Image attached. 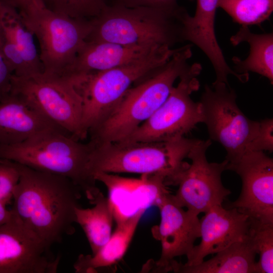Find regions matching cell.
Masks as SVG:
<instances>
[{
  "mask_svg": "<svg viewBox=\"0 0 273 273\" xmlns=\"http://www.w3.org/2000/svg\"><path fill=\"white\" fill-rule=\"evenodd\" d=\"M17 163L20 178L12 209L22 223L48 246L75 232L82 191L69 178Z\"/></svg>",
  "mask_w": 273,
  "mask_h": 273,
  "instance_id": "6da1fadb",
  "label": "cell"
},
{
  "mask_svg": "<svg viewBox=\"0 0 273 273\" xmlns=\"http://www.w3.org/2000/svg\"><path fill=\"white\" fill-rule=\"evenodd\" d=\"M93 145L86 144L55 128L42 130L24 141L0 145V159L66 177L90 202L100 191L90 170Z\"/></svg>",
  "mask_w": 273,
  "mask_h": 273,
  "instance_id": "7a4b0ae2",
  "label": "cell"
},
{
  "mask_svg": "<svg viewBox=\"0 0 273 273\" xmlns=\"http://www.w3.org/2000/svg\"><path fill=\"white\" fill-rule=\"evenodd\" d=\"M192 46L178 48L165 65L131 87L108 117L88 132L90 141L94 144L119 142L146 121L169 96L176 79L190 67Z\"/></svg>",
  "mask_w": 273,
  "mask_h": 273,
  "instance_id": "3957f363",
  "label": "cell"
},
{
  "mask_svg": "<svg viewBox=\"0 0 273 273\" xmlns=\"http://www.w3.org/2000/svg\"><path fill=\"white\" fill-rule=\"evenodd\" d=\"M198 140L183 136L162 142H92L90 170L94 177L99 172L157 175L167 186H177L189 165L185 159Z\"/></svg>",
  "mask_w": 273,
  "mask_h": 273,
  "instance_id": "277c9868",
  "label": "cell"
},
{
  "mask_svg": "<svg viewBox=\"0 0 273 273\" xmlns=\"http://www.w3.org/2000/svg\"><path fill=\"white\" fill-rule=\"evenodd\" d=\"M177 49L161 46L129 64L68 77L82 101V140L108 117L132 84L165 65Z\"/></svg>",
  "mask_w": 273,
  "mask_h": 273,
  "instance_id": "5b68a950",
  "label": "cell"
},
{
  "mask_svg": "<svg viewBox=\"0 0 273 273\" xmlns=\"http://www.w3.org/2000/svg\"><path fill=\"white\" fill-rule=\"evenodd\" d=\"M149 8L107 6L91 20L85 41H103L125 45L155 44L172 48L183 42L180 13Z\"/></svg>",
  "mask_w": 273,
  "mask_h": 273,
  "instance_id": "8992f818",
  "label": "cell"
},
{
  "mask_svg": "<svg viewBox=\"0 0 273 273\" xmlns=\"http://www.w3.org/2000/svg\"><path fill=\"white\" fill-rule=\"evenodd\" d=\"M10 92L23 98L64 133L82 140V101L69 79L42 72L25 77L13 74Z\"/></svg>",
  "mask_w": 273,
  "mask_h": 273,
  "instance_id": "52a82bcc",
  "label": "cell"
},
{
  "mask_svg": "<svg viewBox=\"0 0 273 273\" xmlns=\"http://www.w3.org/2000/svg\"><path fill=\"white\" fill-rule=\"evenodd\" d=\"M201 65L195 63L179 77L177 85L154 113L132 133L117 142H162L185 136L203 122L199 102L191 96L197 91Z\"/></svg>",
  "mask_w": 273,
  "mask_h": 273,
  "instance_id": "ba28073f",
  "label": "cell"
},
{
  "mask_svg": "<svg viewBox=\"0 0 273 273\" xmlns=\"http://www.w3.org/2000/svg\"><path fill=\"white\" fill-rule=\"evenodd\" d=\"M237 94L224 82L205 84L199 101L210 140L226 151L229 164L237 161L254 138L259 121L249 119L238 107Z\"/></svg>",
  "mask_w": 273,
  "mask_h": 273,
  "instance_id": "9c48e42d",
  "label": "cell"
},
{
  "mask_svg": "<svg viewBox=\"0 0 273 273\" xmlns=\"http://www.w3.org/2000/svg\"><path fill=\"white\" fill-rule=\"evenodd\" d=\"M22 16L38 41L42 73L61 76L85 42L91 20L72 18L44 7Z\"/></svg>",
  "mask_w": 273,
  "mask_h": 273,
  "instance_id": "30bf717a",
  "label": "cell"
},
{
  "mask_svg": "<svg viewBox=\"0 0 273 273\" xmlns=\"http://www.w3.org/2000/svg\"><path fill=\"white\" fill-rule=\"evenodd\" d=\"M211 144L210 139H198L190 151L188 158L191 163L181 174L175 195V202L181 207L198 215L214 205H222L231 192L221 181V174L226 170V160L209 162L206 152Z\"/></svg>",
  "mask_w": 273,
  "mask_h": 273,
  "instance_id": "8fae6325",
  "label": "cell"
},
{
  "mask_svg": "<svg viewBox=\"0 0 273 273\" xmlns=\"http://www.w3.org/2000/svg\"><path fill=\"white\" fill-rule=\"evenodd\" d=\"M226 170L242 180L239 198L228 208H235L251 222L273 224V159L264 152L246 151Z\"/></svg>",
  "mask_w": 273,
  "mask_h": 273,
  "instance_id": "7c38bea8",
  "label": "cell"
},
{
  "mask_svg": "<svg viewBox=\"0 0 273 273\" xmlns=\"http://www.w3.org/2000/svg\"><path fill=\"white\" fill-rule=\"evenodd\" d=\"M51 247L13 211L10 219L0 225V273L57 272L61 257L55 256Z\"/></svg>",
  "mask_w": 273,
  "mask_h": 273,
  "instance_id": "4fadbf2b",
  "label": "cell"
},
{
  "mask_svg": "<svg viewBox=\"0 0 273 273\" xmlns=\"http://www.w3.org/2000/svg\"><path fill=\"white\" fill-rule=\"evenodd\" d=\"M160 210V222L153 228V236L161 245L160 258L150 266V270L159 272L171 271L175 258L187 256L200 238V219L198 216L178 205L169 192L156 204Z\"/></svg>",
  "mask_w": 273,
  "mask_h": 273,
  "instance_id": "5bb4252c",
  "label": "cell"
},
{
  "mask_svg": "<svg viewBox=\"0 0 273 273\" xmlns=\"http://www.w3.org/2000/svg\"><path fill=\"white\" fill-rule=\"evenodd\" d=\"M96 181L106 187L108 200L116 224L126 220L138 211L156 206L169 193L165 180L157 175H142L141 178L123 177L99 172L94 174Z\"/></svg>",
  "mask_w": 273,
  "mask_h": 273,
  "instance_id": "9a60e30c",
  "label": "cell"
},
{
  "mask_svg": "<svg viewBox=\"0 0 273 273\" xmlns=\"http://www.w3.org/2000/svg\"><path fill=\"white\" fill-rule=\"evenodd\" d=\"M204 213L200 219L201 242L186 256L185 266L200 263L206 256L226 248L249 234L251 227L249 217L235 208L226 209L222 205H214Z\"/></svg>",
  "mask_w": 273,
  "mask_h": 273,
  "instance_id": "2e32d148",
  "label": "cell"
},
{
  "mask_svg": "<svg viewBox=\"0 0 273 273\" xmlns=\"http://www.w3.org/2000/svg\"><path fill=\"white\" fill-rule=\"evenodd\" d=\"M34 36L20 12L2 1L0 53L17 76H29L42 72Z\"/></svg>",
  "mask_w": 273,
  "mask_h": 273,
  "instance_id": "e0dca14e",
  "label": "cell"
},
{
  "mask_svg": "<svg viewBox=\"0 0 273 273\" xmlns=\"http://www.w3.org/2000/svg\"><path fill=\"white\" fill-rule=\"evenodd\" d=\"M161 45H125L103 41H85L61 76L70 77L105 70L140 60Z\"/></svg>",
  "mask_w": 273,
  "mask_h": 273,
  "instance_id": "ac0fdd59",
  "label": "cell"
},
{
  "mask_svg": "<svg viewBox=\"0 0 273 273\" xmlns=\"http://www.w3.org/2000/svg\"><path fill=\"white\" fill-rule=\"evenodd\" d=\"M50 128L59 129L19 96L10 92L0 100V145L21 143Z\"/></svg>",
  "mask_w": 273,
  "mask_h": 273,
  "instance_id": "d6986e66",
  "label": "cell"
},
{
  "mask_svg": "<svg viewBox=\"0 0 273 273\" xmlns=\"http://www.w3.org/2000/svg\"><path fill=\"white\" fill-rule=\"evenodd\" d=\"M211 259L194 265L185 266L177 261L172 271L181 273H257V254L250 234L217 252Z\"/></svg>",
  "mask_w": 273,
  "mask_h": 273,
  "instance_id": "ffe728a7",
  "label": "cell"
},
{
  "mask_svg": "<svg viewBox=\"0 0 273 273\" xmlns=\"http://www.w3.org/2000/svg\"><path fill=\"white\" fill-rule=\"evenodd\" d=\"M145 210H141L122 222L117 223L108 241L94 254H80L74 264L76 272H96L99 268L110 267L124 256Z\"/></svg>",
  "mask_w": 273,
  "mask_h": 273,
  "instance_id": "44dd1931",
  "label": "cell"
},
{
  "mask_svg": "<svg viewBox=\"0 0 273 273\" xmlns=\"http://www.w3.org/2000/svg\"><path fill=\"white\" fill-rule=\"evenodd\" d=\"M230 41L234 46L246 42L250 46V53L245 60L234 57V71L239 74L256 73L273 83V34L272 33L255 34L246 26H242L233 35Z\"/></svg>",
  "mask_w": 273,
  "mask_h": 273,
  "instance_id": "7402d4cb",
  "label": "cell"
},
{
  "mask_svg": "<svg viewBox=\"0 0 273 273\" xmlns=\"http://www.w3.org/2000/svg\"><path fill=\"white\" fill-rule=\"evenodd\" d=\"M90 203L94 205L92 208H76L75 220L83 231L94 254L111 237L114 217L108 199L101 191Z\"/></svg>",
  "mask_w": 273,
  "mask_h": 273,
  "instance_id": "603a6c76",
  "label": "cell"
},
{
  "mask_svg": "<svg viewBox=\"0 0 273 273\" xmlns=\"http://www.w3.org/2000/svg\"><path fill=\"white\" fill-rule=\"evenodd\" d=\"M242 26L258 25L273 11V0H218V8Z\"/></svg>",
  "mask_w": 273,
  "mask_h": 273,
  "instance_id": "cb8c5ba5",
  "label": "cell"
},
{
  "mask_svg": "<svg viewBox=\"0 0 273 273\" xmlns=\"http://www.w3.org/2000/svg\"><path fill=\"white\" fill-rule=\"evenodd\" d=\"M111 0H42L45 8L72 18L90 20L98 16Z\"/></svg>",
  "mask_w": 273,
  "mask_h": 273,
  "instance_id": "d4e9b609",
  "label": "cell"
},
{
  "mask_svg": "<svg viewBox=\"0 0 273 273\" xmlns=\"http://www.w3.org/2000/svg\"><path fill=\"white\" fill-rule=\"evenodd\" d=\"M249 233L260 256L257 273H272L273 224L251 222Z\"/></svg>",
  "mask_w": 273,
  "mask_h": 273,
  "instance_id": "484cf974",
  "label": "cell"
},
{
  "mask_svg": "<svg viewBox=\"0 0 273 273\" xmlns=\"http://www.w3.org/2000/svg\"><path fill=\"white\" fill-rule=\"evenodd\" d=\"M19 178L17 163L8 160L0 159V202L7 205L13 200L14 192Z\"/></svg>",
  "mask_w": 273,
  "mask_h": 273,
  "instance_id": "4316f807",
  "label": "cell"
},
{
  "mask_svg": "<svg viewBox=\"0 0 273 273\" xmlns=\"http://www.w3.org/2000/svg\"><path fill=\"white\" fill-rule=\"evenodd\" d=\"M273 152V119L266 118L259 121L257 131L248 146L247 151Z\"/></svg>",
  "mask_w": 273,
  "mask_h": 273,
  "instance_id": "83f0119b",
  "label": "cell"
},
{
  "mask_svg": "<svg viewBox=\"0 0 273 273\" xmlns=\"http://www.w3.org/2000/svg\"><path fill=\"white\" fill-rule=\"evenodd\" d=\"M114 1L112 4H117L127 7H149L171 12L177 11L180 7L177 4V0H114Z\"/></svg>",
  "mask_w": 273,
  "mask_h": 273,
  "instance_id": "f1b7e54d",
  "label": "cell"
},
{
  "mask_svg": "<svg viewBox=\"0 0 273 273\" xmlns=\"http://www.w3.org/2000/svg\"><path fill=\"white\" fill-rule=\"evenodd\" d=\"M14 73L0 53V100L9 94Z\"/></svg>",
  "mask_w": 273,
  "mask_h": 273,
  "instance_id": "f546056e",
  "label": "cell"
},
{
  "mask_svg": "<svg viewBox=\"0 0 273 273\" xmlns=\"http://www.w3.org/2000/svg\"><path fill=\"white\" fill-rule=\"evenodd\" d=\"M16 8L22 15L44 7L42 0H2Z\"/></svg>",
  "mask_w": 273,
  "mask_h": 273,
  "instance_id": "4dcf8cb0",
  "label": "cell"
},
{
  "mask_svg": "<svg viewBox=\"0 0 273 273\" xmlns=\"http://www.w3.org/2000/svg\"><path fill=\"white\" fill-rule=\"evenodd\" d=\"M7 205L0 202V225L9 220L13 215L12 210L7 209Z\"/></svg>",
  "mask_w": 273,
  "mask_h": 273,
  "instance_id": "1f68e13d",
  "label": "cell"
},
{
  "mask_svg": "<svg viewBox=\"0 0 273 273\" xmlns=\"http://www.w3.org/2000/svg\"><path fill=\"white\" fill-rule=\"evenodd\" d=\"M1 3H2V0H0V7H1Z\"/></svg>",
  "mask_w": 273,
  "mask_h": 273,
  "instance_id": "d6a6232c",
  "label": "cell"
}]
</instances>
